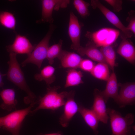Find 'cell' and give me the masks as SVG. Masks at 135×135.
I'll return each mask as SVG.
<instances>
[{
  "label": "cell",
  "mask_w": 135,
  "mask_h": 135,
  "mask_svg": "<svg viewBox=\"0 0 135 135\" xmlns=\"http://www.w3.org/2000/svg\"><path fill=\"white\" fill-rule=\"evenodd\" d=\"M9 60L7 63L8 68L6 74L7 79L20 89L25 92L27 96L25 98L26 102H35L36 97L31 90L26 82L24 73L16 58L17 54L9 53Z\"/></svg>",
  "instance_id": "6da1fadb"
},
{
  "label": "cell",
  "mask_w": 135,
  "mask_h": 135,
  "mask_svg": "<svg viewBox=\"0 0 135 135\" xmlns=\"http://www.w3.org/2000/svg\"><path fill=\"white\" fill-rule=\"evenodd\" d=\"M60 88L59 86L52 87L48 86L46 94L43 97H40L38 101V105L31 110L30 113L34 114L38 110L42 109L54 111L64 106L68 92L63 91L58 93V91Z\"/></svg>",
  "instance_id": "7a4b0ae2"
},
{
  "label": "cell",
  "mask_w": 135,
  "mask_h": 135,
  "mask_svg": "<svg viewBox=\"0 0 135 135\" xmlns=\"http://www.w3.org/2000/svg\"><path fill=\"white\" fill-rule=\"evenodd\" d=\"M37 102L38 101L31 103L26 108L16 110L0 117L1 127L10 132L12 135H20V130L24 120Z\"/></svg>",
  "instance_id": "3957f363"
},
{
  "label": "cell",
  "mask_w": 135,
  "mask_h": 135,
  "mask_svg": "<svg viewBox=\"0 0 135 135\" xmlns=\"http://www.w3.org/2000/svg\"><path fill=\"white\" fill-rule=\"evenodd\" d=\"M110 119L112 135H130L131 126L134 118V114L128 113L123 116L120 113L112 109L107 108Z\"/></svg>",
  "instance_id": "277c9868"
},
{
  "label": "cell",
  "mask_w": 135,
  "mask_h": 135,
  "mask_svg": "<svg viewBox=\"0 0 135 135\" xmlns=\"http://www.w3.org/2000/svg\"><path fill=\"white\" fill-rule=\"evenodd\" d=\"M56 27L53 24H50L45 36L28 56L27 58L21 62L22 66H25L28 64L32 63L36 65L39 69L40 68L43 61L46 58L50 40Z\"/></svg>",
  "instance_id": "5b68a950"
},
{
  "label": "cell",
  "mask_w": 135,
  "mask_h": 135,
  "mask_svg": "<svg viewBox=\"0 0 135 135\" xmlns=\"http://www.w3.org/2000/svg\"><path fill=\"white\" fill-rule=\"evenodd\" d=\"M120 34L119 30L104 28L92 33L88 32L86 36L91 39L96 46L101 47L111 46L116 41Z\"/></svg>",
  "instance_id": "8992f818"
},
{
  "label": "cell",
  "mask_w": 135,
  "mask_h": 135,
  "mask_svg": "<svg viewBox=\"0 0 135 135\" xmlns=\"http://www.w3.org/2000/svg\"><path fill=\"white\" fill-rule=\"evenodd\" d=\"M70 3L68 0H42L41 18L37 20L38 24L48 22L52 24L54 21L52 16L54 10H58L60 8H66Z\"/></svg>",
  "instance_id": "52a82bcc"
},
{
  "label": "cell",
  "mask_w": 135,
  "mask_h": 135,
  "mask_svg": "<svg viewBox=\"0 0 135 135\" xmlns=\"http://www.w3.org/2000/svg\"><path fill=\"white\" fill-rule=\"evenodd\" d=\"M90 5L94 9L98 8L108 20L112 24L120 30L124 34V38H131L133 34L127 29L121 22L118 16L102 4L98 0H92Z\"/></svg>",
  "instance_id": "ba28073f"
},
{
  "label": "cell",
  "mask_w": 135,
  "mask_h": 135,
  "mask_svg": "<svg viewBox=\"0 0 135 135\" xmlns=\"http://www.w3.org/2000/svg\"><path fill=\"white\" fill-rule=\"evenodd\" d=\"M75 91L72 90L68 92L66 98L63 113L59 118L60 124L64 128H66L78 110V105L74 99Z\"/></svg>",
  "instance_id": "9c48e42d"
},
{
  "label": "cell",
  "mask_w": 135,
  "mask_h": 135,
  "mask_svg": "<svg viewBox=\"0 0 135 135\" xmlns=\"http://www.w3.org/2000/svg\"><path fill=\"white\" fill-rule=\"evenodd\" d=\"M114 101L120 108L134 104L135 102V82H128L122 85Z\"/></svg>",
  "instance_id": "30bf717a"
},
{
  "label": "cell",
  "mask_w": 135,
  "mask_h": 135,
  "mask_svg": "<svg viewBox=\"0 0 135 135\" xmlns=\"http://www.w3.org/2000/svg\"><path fill=\"white\" fill-rule=\"evenodd\" d=\"M36 45H33L25 36L16 34L13 43L7 46L6 49L9 53L29 55L32 51Z\"/></svg>",
  "instance_id": "8fae6325"
},
{
  "label": "cell",
  "mask_w": 135,
  "mask_h": 135,
  "mask_svg": "<svg viewBox=\"0 0 135 135\" xmlns=\"http://www.w3.org/2000/svg\"><path fill=\"white\" fill-rule=\"evenodd\" d=\"M81 26L77 17L72 12L70 13L68 29L72 42L70 48L76 51L80 47Z\"/></svg>",
  "instance_id": "7c38bea8"
},
{
  "label": "cell",
  "mask_w": 135,
  "mask_h": 135,
  "mask_svg": "<svg viewBox=\"0 0 135 135\" xmlns=\"http://www.w3.org/2000/svg\"><path fill=\"white\" fill-rule=\"evenodd\" d=\"M106 103L100 91L97 89L95 90L93 103L91 109L96 115L100 121L105 124H107L109 119Z\"/></svg>",
  "instance_id": "4fadbf2b"
},
{
  "label": "cell",
  "mask_w": 135,
  "mask_h": 135,
  "mask_svg": "<svg viewBox=\"0 0 135 135\" xmlns=\"http://www.w3.org/2000/svg\"><path fill=\"white\" fill-rule=\"evenodd\" d=\"M106 81L105 89L100 91V93L106 103L110 98H113L114 100L118 94L119 85L116 75L114 71L110 75Z\"/></svg>",
  "instance_id": "5bb4252c"
},
{
  "label": "cell",
  "mask_w": 135,
  "mask_h": 135,
  "mask_svg": "<svg viewBox=\"0 0 135 135\" xmlns=\"http://www.w3.org/2000/svg\"><path fill=\"white\" fill-rule=\"evenodd\" d=\"M86 124L92 130L95 134L98 133V129L99 119L94 112L91 109L83 106L78 105V111Z\"/></svg>",
  "instance_id": "9a60e30c"
},
{
  "label": "cell",
  "mask_w": 135,
  "mask_h": 135,
  "mask_svg": "<svg viewBox=\"0 0 135 135\" xmlns=\"http://www.w3.org/2000/svg\"><path fill=\"white\" fill-rule=\"evenodd\" d=\"M128 38H123L117 50V52L129 62H135V48Z\"/></svg>",
  "instance_id": "2e32d148"
},
{
  "label": "cell",
  "mask_w": 135,
  "mask_h": 135,
  "mask_svg": "<svg viewBox=\"0 0 135 135\" xmlns=\"http://www.w3.org/2000/svg\"><path fill=\"white\" fill-rule=\"evenodd\" d=\"M82 59L80 56L77 54L64 50L59 60L63 68L76 69L79 68Z\"/></svg>",
  "instance_id": "e0dca14e"
},
{
  "label": "cell",
  "mask_w": 135,
  "mask_h": 135,
  "mask_svg": "<svg viewBox=\"0 0 135 135\" xmlns=\"http://www.w3.org/2000/svg\"><path fill=\"white\" fill-rule=\"evenodd\" d=\"M80 55H86L92 60L98 62L106 63L100 50L95 45L89 43L85 47H80L76 51Z\"/></svg>",
  "instance_id": "ac0fdd59"
},
{
  "label": "cell",
  "mask_w": 135,
  "mask_h": 135,
  "mask_svg": "<svg viewBox=\"0 0 135 135\" xmlns=\"http://www.w3.org/2000/svg\"><path fill=\"white\" fill-rule=\"evenodd\" d=\"M0 96L3 101L0 106L2 109L10 111L16 107L17 101L16 98L15 92L14 89L3 90L0 92Z\"/></svg>",
  "instance_id": "d6986e66"
},
{
  "label": "cell",
  "mask_w": 135,
  "mask_h": 135,
  "mask_svg": "<svg viewBox=\"0 0 135 135\" xmlns=\"http://www.w3.org/2000/svg\"><path fill=\"white\" fill-rule=\"evenodd\" d=\"M55 71L54 68L51 66H46L41 70L40 73L35 74L34 78L39 82L44 81L48 86H50L55 80Z\"/></svg>",
  "instance_id": "ffe728a7"
},
{
  "label": "cell",
  "mask_w": 135,
  "mask_h": 135,
  "mask_svg": "<svg viewBox=\"0 0 135 135\" xmlns=\"http://www.w3.org/2000/svg\"><path fill=\"white\" fill-rule=\"evenodd\" d=\"M67 75L64 85L66 88L76 86L84 83L83 73L76 69L69 68L66 71Z\"/></svg>",
  "instance_id": "44dd1931"
},
{
  "label": "cell",
  "mask_w": 135,
  "mask_h": 135,
  "mask_svg": "<svg viewBox=\"0 0 135 135\" xmlns=\"http://www.w3.org/2000/svg\"><path fill=\"white\" fill-rule=\"evenodd\" d=\"M90 73L94 78L106 81L110 75L109 67L104 62H98L95 65Z\"/></svg>",
  "instance_id": "7402d4cb"
},
{
  "label": "cell",
  "mask_w": 135,
  "mask_h": 135,
  "mask_svg": "<svg viewBox=\"0 0 135 135\" xmlns=\"http://www.w3.org/2000/svg\"><path fill=\"white\" fill-rule=\"evenodd\" d=\"M16 22L15 17L12 12L0 11V26L12 30L15 33Z\"/></svg>",
  "instance_id": "603a6c76"
},
{
  "label": "cell",
  "mask_w": 135,
  "mask_h": 135,
  "mask_svg": "<svg viewBox=\"0 0 135 135\" xmlns=\"http://www.w3.org/2000/svg\"><path fill=\"white\" fill-rule=\"evenodd\" d=\"M100 50L103 54L106 63L113 71H114L116 65V55L113 47L111 45L101 47Z\"/></svg>",
  "instance_id": "cb8c5ba5"
},
{
  "label": "cell",
  "mask_w": 135,
  "mask_h": 135,
  "mask_svg": "<svg viewBox=\"0 0 135 135\" xmlns=\"http://www.w3.org/2000/svg\"><path fill=\"white\" fill-rule=\"evenodd\" d=\"M63 41L60 39L58 42L49 46L46 58L50 65L52 64L56 58L59 59L62 53V49Z\"/></svg>",
  "instance_id": "d4e9b609"
},
{
  "label": "cell",
  "mask_w": 135,
  "mask_h": 135,
  "mask_svg": "<svg viewBox=\"0 0 135 135\" xmlns=\"http://www.w3.org/2000/svg\"><path fill=\"white\" fill-rule=\"evenodd\" d=\"M73 4L75 8L82 17L84 18L89 16L88 7L90 4L89 3L82 0H74Z\"/></svg>",
  "instance_id": "484cf974"
},
{
  "label": "cell",
  "mask_w": 135,
  "mask_h": 135,
  "mask_svg": "<svg viewBox=\"0 0 135 135\" xmlns=\"http://www.w3.org/2000/svg\"><path fill=\"white\" fill-rule=\"evenodd\" d=\"M95 65L91 60L83 59L80 62L79 68L85 72H90Z\"/></svg>",
  "instance_id": "4316f807"
},
{
  "label": "cell",
  "mask_w": 135,
  "mask_h": 135,
  "mask_svg": "<svg viewBox=\"0 0 135 135\" xmlns=\"http://www.w3.org/2000/svg\"><path fill=\"white\" fill-rule=\"evenodd\" d=\"M105 1L111 6L114 11L118 12L122 9V1L121 0H106Z\"/></svg>",
  "instance_id": "83f0119b"
},
{
  "label": "cell",
  "mask_w": 135,
  "mask_h": 135,
  "mask_svg": "<svg viewBox=\"0 0 135 135\" xmlns=\"http://www.w3.org/2000/svg\"><path fill=\"white\" fill-rule=\"evenodd\" d=\"M126 28L132 34H135V18L133 17L129 21V24Z\"/></svg>",
  "instance_id": "f1b7e54d"
},
{
  "label": "cell",
  "mask_w": 135,
  "mask_h": 135,
  "mask_svg": "<svg viewBox=\"0 0 135 135\" xmlns=\"http://www.w3.org/2000/svg\"><path fill=\"white\" fill-rule=\"evenodd\" d=\"M36 135H63V133L62 132L59 131L54 133L46 134L40 133L37 134Z\"/></svg>",
  "instance_id": "f546056e"
},
{
  "label": "cell",
  "mask_w": 135,
  "mask_h": 135,
  "mask_svg": "<svg viewBox=\"0 0 135 135\" xmlns=\"http://www.w3.org/2000/svg\"><path fill=\"white\" fill-rule=\"evenodd\" d=\"M6 76V74H2L0 71V87H2L4 84L3 81V78Z\"/></svg>",
  "instance_id": "4dcf8cb0"
},
{
  "label": "cell",
  "mask_w": 135,
  "mask_h": 135,
  "mask_svg": "<svg viewBox=\"0 0 135 135\" xmlns=\"http://www.w3.org/2000/svg\"><path fill=\"white\" fill-rule=\"evenodd\" d=\"M1 127V122H0V128Z\"/></svg>",
  "instance_id": "1f68e13d"
}]
</instances>
